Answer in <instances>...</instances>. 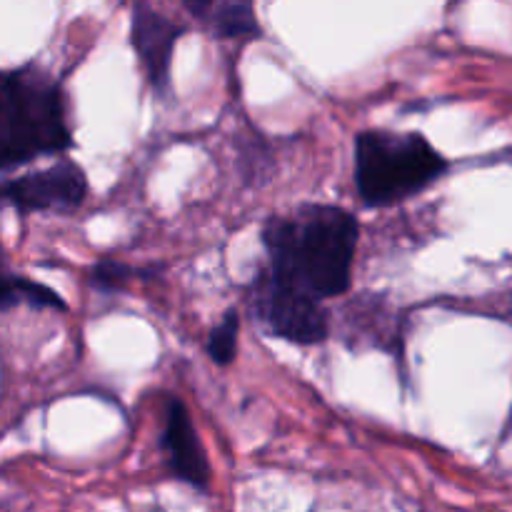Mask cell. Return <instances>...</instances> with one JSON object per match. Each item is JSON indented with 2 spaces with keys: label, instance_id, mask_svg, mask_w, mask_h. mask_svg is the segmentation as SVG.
I'll return each mask as SVG.
<instances>
[{
  "label": "cell",
  "instance_id": "7",
  "mask_svg": "<svg viewBox=\"0 0 512 512\" xmlns=\"http://www.w3.org/2000/svg\"><path fill=\"white\" fill-rule=\"evenodd\" d=\"M160 450L165 455V468L180 483L195 490H208L210 463L205 455L200 435L195 430L188 405L170 395L165 400L163 433H160Z\"/></svg>",
  "mask_w": 512,
  "mask_h": 512
},
{
  "label": "cell",
  "instance_id": "9",
  "mask_svg": "<svg viewBox=\"0 0 512 512\" xmlns=\"http://www.w3.org/2000/svg\"><path fill=\"white\" fill-rule=\"evenodd\" d=\"M15 305H28L33 310H65L63 295L55 293L53 288L35 280L25 278V275L8 273L3 278V290H0V308L10 310Z\"/></svg>",
  "mask_w": 512,
  "mask_h": 512
},
{
  "label": "cell",
  "instance_id": "10",
  "mask_svg": "<svg viewBox=\"0 0 512 512\" xmlns=\"http://www.w3.org/2000/svg\"><path fill=\"white\" fill-rule=\"evenodd\" d=\"M238 333H240V315L235 310H228L223 315L218 325L210 330L208 343H205V350H208L210 360L215 365H230L238 355Z\"/></svg>",
  "mask_w": 512,
  "mask_h": 512
},
{
  "label": "cell",
  "instance_id": "4",
  "mask_svg": "<svg viewBox=\"0 0 512 512\" xmlns=\"http://www.w3.org/2000/svg\"><path fill=\"white\" fill-rule=\"evenodd\" d=\"M248 303L260 328L275 338L293 345H320L328 340L330 318L323 300L275 278L268 268H260L250 283Z\"/></svg>",
  "mask_w": 512,
  "mask_h": 512
},
{
  "label": "cell",
  "instance_id": "1",
  "mask_svg": "<svg viewBox=\"0 0 512 512\" xmlns=\"http://www.w3.org/2000/svg\"><path fill=\"white\" fill-rule=\"evenodd\" d=\"M275 278L303 288L318 300L348 293L360 225L350 210L328 203H303L290 215H273L260 228Z\"/></svg>",
  "mask_w": 512,
  "mask_h": 512
},
{
  "label": "cell",
  "instance_id": "2",
  "mask_svg": "<svg viewBox=\"0 0 512 512\" xmlns=\"http://www.w3.org/2000/svg\"><path fill=\"white\" fill-rule=\"evenodd\" d=\"M0 115L3 170L63 155L75 145L63 85L38 63L18 65L3 75Z\"/></svg>",
  "mask_w": 512,
  "mask_h": 512
},
{
  "label": "cell",
  "instance_id": "6",
  "mask_svg": "<svg viewBox=\"0 0 512 512\" xmlns=\"http://www.w3.org/2000/svg\"><path fill=\"white\" fill-rule=\"evenodd\" d=\"M188 25L168 18L148 3H135L130 13V45L140 60L145 80L158 95L170 90V65L173 50Z\"/></svg>",
  "mask_w": 512,
  "mask_h": 512
},
{
  "label": "cell",
  "instance_id": "3",
  "mask_svg": "<svg viewBox=\"0 0 512 512\" xmlns=\"http://www.w3.org/2000/svg\"><path fill=\"white\" fill-rule=\"evenodd\" d=\"M353 175L368 208H390L443 178L450 160L423 133L363 130L355 135Z\"/></svg>",
  "mask_w": 512,
  "mask_h": 512
},
{
  "label": "cell",
  "instance_id": "11",
  "mask_svg": "<svg viewBox=\"0 0 512 512\" xmlns=\"http://www.w3.org/2000/svg\"><path fill=\"white\" fill-rule=\"evenodd\" d=\"M145 270L125 265L120 260H98L90 270V285L100 293H115V290L125 288L133 278H143Z\"/></svg>",
  "mask_w": 512,
  "mask_h": 512
},
{
  "label": "cell",
  "instance_id": "8",
  "mask_svg": "<svg viewBox=\"0 0 512 512\" xmlns=\"http://www.w3.org/2000/svg\"><path fill=\"white\" fill-rule=\"evenodd\" d=\"M183 8L210 30L215 38H260L263 28L258 23L253 3L240 0H185Z\"/></svg>",
  "mask_w": 512,
  "mask_h": 512
},
{
  "label": "cell",
  "instance_id": "5",
  "mask_svg": "<svg viewBox=\"0 0 512 512\" xmlns=\"http://www.w3.org/2000/svg\"><path fill=\"white\" fill-rule=\"evenodd\" d=\"M88 198V175L75 160L60 158L53 165L18 175L3 183V200L20 215L45 210H75Z\"/></svg>",
  "mask_w": 512,
  "mask_h": 512
}]
</instances>
